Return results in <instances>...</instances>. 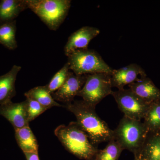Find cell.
<instances>
[{
	"label": "cell",
	"instance_id": "cell-1",
	"mask_svg": "<svg viewBox=\"0 0 160 160\" xmlns=\"http://www.w3.org/2000/svg\"><path fill=\"white\" fill-rule=\"evenodd\" d=\"M63 106L74 115L77 122L86 132L93 146L98 147L99 144L114 139L113 130L98 116L95 106L83 100H74Z\"/></svg>",
	"mask_w": 160,
	"mask_h": 160
},
{
	"label": "cell",
	"instance_id": "cell-2",
	"mask_svg": "<svg viewBox=\"0 0 160 160\" xmlns=\"http://www.w3.org/2000/svg\"><path fill=\"white\" fill-rule=\"evenodd\" d=\"M54 133L66 150L80 159L92 160L98 151L77 122L60 125Z\"/></svg>",
	"mask_w": 160,
	"mask_h": 160
},
{
	"label": "cell",
	"instance_id": "cell-3",
	"mask_svg": "<svg viewBox=\"0 0 160 160\" xmlns=\"http://www.w3.org/2000/svg\"><path fill=\"white\" fill-rule=\"evenodd\" d=\"M113 132L114 139L122 148L131 152L135 157L141 151L149 131L143 122L124 116Z\"/></svg>",
	"mask_w": 160,
	"mask_h": 160
},
{
	"label": "cell",
	"instance_id": "cell-4",
	"mask_svg": "<svg viewBox=\"0 0 160 160\" xmlns=\"http://www.w3.org/2000/svg\"><path fill=\"white\" fill-rule=\"evenodd\" d=\"M33 12L50 30L56 31L66 19L71 7L70 0H27Z\"/></svg>",
	"mask_w": 160,
	"mask_h": 160
},
{
	"label": "cell",
	"instance_id": "cell-5",
	"mask_svg": "<svg viewBox=\"0 0 160 160\" xmlns=\"http://www.w3.org/2000/svg\"><path fill=\"white\" fill-rule=\"evenodd\" d=\"M67 58L69 69L78 75L98 73L111 74L113 69L104 61L97 52L92 49L76 50Z\"/></svg>",
	"mask_w": 160,
	"mask_h": 160
},
{
	"label": "cell",
	"instance_id": "cell-6",
	"mask_svg": "<svg viewBox=\"0 0 160 160\" xmlns=\"http://www.w3.org/2000/svg\"><path fill=\"white\" fill-rule=\"evenodd\" d=\"M111 74L98 73L87 75L85 84L78 94L82 100L96 107L112 90Z\"/></svg>",
	"mask_w": 160,
	"mask_h": 160
},
{
	"label": "cell",
	"instance_id": "cell-7",
	"mask_svg": "<svg viewBox=\"0 0 160 160\" xmlns=\"http://www.w3.org/2000/svg\"><path fill=\"white\" fill-rule=\"evenodd\" d=\"M111 95L124 116L132 119H143L150 105L137 96L129 89L112 91Z\"/></svg>",
	"mask_w": 160,
	"mask_h": 160
},
{
	"label": "cell",
	"instance_id": "cell-8",
	"mask_svg": "<svg viewBox=\"0 0 160 160\" xmlns=\"http://www.w3.org/2000/svg\"><path fill=\"white\" fill-rule=\"evenodd\" d=\"M87 76V75H78L69 71L62 86L52 94V98L56 102L65 103V105L71 103L82 88Z\"/></svg>",
	"mask_w": 160,
	"mask_h": 160
},
{
	"label": "cell",
	"instance_id": "cell-9",
	"mask_svg": "<svg viewBox=\"0 0 160 160\" xmlns=\"http://www.w3.org/2000/svg\"><path fill=\"white\" fill-rule=\"evenodd\" d=\"M146 77L145 70L141 66L132 63L119 69H113L111 74L112 86L118 90L124 89L125 86Z\"/></svg>",
	"mask_w": 160,
	"mask_h": 160
},
{
	"label": "cell",
	"instance_id": "cell-10",
	"mask_svg": "<svg viewBox=\"0 0 160 160\" xmlns=\"http://www.w3.org/2000/svg\"><path fill=\"white\" fill-rule=\"evenodd\" d=\"M100 33V30L96 27L83 26L71 34L64 47L66 56L76 50L88 49L92 40Z\"/></svg>",
	"mask_w": 160,
	"mask_h": 160
},
{
	"label": "cell",
	"instance_id": "cell-11",
	"mask_svg": "<svg viewBox=\"0 0 160 160\" xmlns=\"http://www.w3.org/2000/svg\"><path fill=\"white\" fill-rule=\"evenodd\" d=\"M0 115L8 120L15 130L29 126L25 101L19 103L10 101L0 105Z\"/></svg>",
	"mask_w": 160,
	"mask_h": 160
},
{
	"label": "cell",
	"instance_id": "cell-12",
	"mask_svg": "<svg viewBox=\"0 0 160 160\" xmlns=\"http://www.w3.org/2000/svg\"><path fill=\"white\" fill-rule=\"evenodd\" d=\"M128 86L137 96L148 104L160 99V89L147 77L129 84Z\"/></svg>",
	"mask_w": 160,
	"mask_h": 160
},
{
	"label": "cell",
	"instance_id": "cell-13",
	"mask_svg": "<svg viewBox=\"0 0 160 160\" xmlns=\"http://www.w3.org/2000/svg\"><path fill=\"white\" fill-rule=\"evenodd\" d=\"M22 67L14 65L8 72L0 76V105L11 101L16 94L15 82Z\"/></svg>",
	"mask_w": 160,
	"mask_h": 160
},
{
	"label": "cell",
	"instance_id": "cell-14",
	"mask_svg": "<svg viewBox=\"0 0 160 160\" xmlns=\"http://www.w3.org/2000/svg\"><path fill=\"white\" fill-rule=\"evenodd\" d=\"M28 9L27 0H2L0 2V25L15 21Z\"/></svg>",
	"mask_w": 160,
	"mask_h": 160
},
{
	"label": "cell",
	"instance_id": "cell-15",
	"mask_svg": "<svg viewBox=\"0 0 160 160\" xmlns=\"http://www.w3.org/2000/svg\"><path fill=\"white\" fill-rule=\"evenodd\" d=\"M141 160H160V130L149 132L139 154Z\"/></svg>",
	"mask_w": 160,
	"mask_h": 160
},
{
	"label": "cell",
	"instance_id": "cell-16",
	"mask_svg": "<svg viewBox=\"0 0 160 160\" xmlns=\"http://www.w3.org/2000/svg\"><path fill=\"white\" fill-rule=\"evenodd\" d=\"M15 137L18 145L24 153H38L37 140L29 126L15 130Z\"/></svg>",
	"mask_w": 160,
	"mask_h": 160
},
{
	"label": "cell",
	"instance_id": "cell-17",
	"mask_svg": "<svg viewBox=\"0 0 160 160\" xmlns=\"http://www.w3.org/2000/svg\"><path fill=\"white\" fill-rule=\"evenodd\" d=\"M26 98L34 100L47 109L53 107H62L59 103L55 101L47 86H37L25 92Z\"/></svg>",
	"mask_w": 160,
	"mask_h": 160
},
{
	"label": "cell",
	"instance_id": "cell-18",
	"mask_svg": "<svg viewBox=\"0 0 160 160\" xmlns=\"http://www.w3.org/2000/svg\"><path fill=\"white\" fill-rule=\"evenodd\" d=\"M16 21L0 25V44L9 50H14L18 47L16 39Z\"/></svg>",
	"mask_w": 160,
	"mask_h": 160
},
{
	"label": "cell",
	"instance_id": "cell-19",
	"mask_svg": "<svg viewBox=\"0 0 160 160\" xmlns=\"http://www.w3.org/2000/svg\"><path fill=\"white\" fill-rule=\"evenodd\" d=\"M160 100L150 104L149 109L143 118V122L147 127L149 132L160 130Z\"/></svg>",
	"mask_w": 160,
	"mask_h": 160
},
{
	"label": "cell",
	"instance_id": "cell-20",
	"mask_svg": "<svg viewBox=\"0 0 160 160\" xmlns=\"http://www.w3.org/2000/svg\"><path fill=\"white\" fill-rule=\"evenodd\" d=\"M124 149L114 139L108 142L104 149L98 150L94 159L96 160H118Z\"/></svg>",
	"mask_w": 160,
	"mask_h": 160
},
{
	"label": "cell",
	"instance_id": "cell-21",
	"mask_svg": "<svg viewBox=\"0 0 160 160\" xmlns=\"http://www.w3.org/2000/svg\"><path fill=\"white\" fill-rule=\"evenodd\" d=\"M69 70V65L67 62L53 76L49 84L46 85L51 94L62 86L66 79Z\"/></svg>",
	"mask_w": 160,
	"mask_h": 160
},
{
	"label": "cell",
	"instance_id": "cell-22",
	"mask_svg": "<svg viewBox=\"0 0 160 160\" xmlns=\"http://www.w3.org/2000/svg\"><path fill=\"white\" fill-rule=\"evenodd\" d=\"M28 120L30 122L47 110L36 101L26 98L25 100Z\"/></svg>",
	"mask_w": 160,
	"mask_h": 160
},
{
	"label": "cell",
	"instance_id": "cell-23",
	"mask_svg": "<svg viewBox=\"0 0 160 160\" xmlns=\"http://www.w3.org/2000/svg\"><path fill=\"white\" fill-rule=\"evenodd\" d=\"M26 160H40L38 154L36 152H24Z\"/></svg>",
	"mask_w": 160,
	"mask_h": 160
},
{
	"label": "cell",
	"instance_id": "cell-24",
	"mask_svg": "<svg viewBox=\"0 0 160 160\" xmlns=\"http://www.w3.org/2000/svg\"><path fill=\"white\" fill-rule=\"evenodd\" d=\"M134 160H140V159L137 158H134Z\"/></svg>",
	"mask_w": 160,
	"mask_h": 160
},
{
	"label": "cell",
	"instance_id": "cell-25",
	"mask_svg": "<svg viewBox=\"0 0 160 160\" xmlns=\"http://www.w3.org/2000/svg\"><path fill=\"white\" fill-rule=\"evenodd\" d=\"M96 160V159H94H94H93V160Z\"/></svg>",
	"mask_w": 160,
	"mask_h": 160
},
{
	"label": "cell",
	"instance_id": "cell-26",
	"mask_svg": "<svg viewBox=\"0 0 160 160\" xmlns=\"http://www.w3.org/2000/svg\"></svg>",
	"mask_w": 160,
	"mask_h": 160
}]
</instances>
